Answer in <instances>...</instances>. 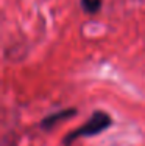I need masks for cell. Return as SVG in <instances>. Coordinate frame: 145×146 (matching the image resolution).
<instances>
[{
  "mask_svg": "<svg viewBox=\"0 0 145 146\" xmlns=\"http://www.w3.org/2000/svg\"><path fill=\"white\" fill-rule=\"evenodd\" d=\"M77 115V109H74V107H70V109H64V110H58V112L55 113H50L48 117H45L42 121H41V127L42 129H51V127H55L59 121H64L67 120V118Z\"/></svg>",
  "mask_w": 145,
  "mask_h": 146,
  "instance_id": "cell-2",
  "label": "cell"
},
{
  "mask_svg": "<svg viewBox=\"0 0 145 146\" xmlns=\"http://www.w3.org/2000/svg\"><path fill=\"white\" fill-rule=\"evenodd\" d=\"M112 124V118L108 115L106 112H102V110H95L91 115L88 121H86L83 126H80L78 129L69 132L65 135V138L63 140L64 146H69L72 141L78 140L80 137H92V135H97L100 132H103L105 129H108Z\"/></svg>",
  "mask_w": 145,
  "mask_h": 146,
  "instance_id": "cell-1",
  "label": "cell"
},
{
  "mask_svg": "<svg viewBox=\"0 0 145 146\" xmlns=\"http://www.w3.org/2000/svg\"><path fill=\"white\" fill-rule=\"evenodd\" d=\"M81 6L86 13L94 14V13H97L100 9V6H102V0H81Z\"/></svg>",
  "mask_w": 145,
  "mask_h": 146,
  "instance_id": "cell-3",
  "label": "cell"
}]
</instances>
